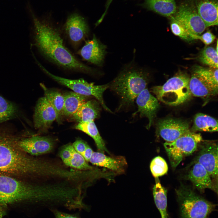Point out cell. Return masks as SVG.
<instances>
[{
    "label": "cell",
    "instance_id": "obj_6",
    "mask_svg": "<svg viewBox=\"0 0 218 218\" xmlns=\"http://www.w3.org/2000/svg\"><path fill=\"white\" fill-rule=\"evenodd\" d=\"M190 78L179 73L169 79L163 85L152 88L157 99L169 105L176 106L184 103L190 97L189 83Z\"/></svg>",
    "mask_w": 218,
    "mask_h": 218
},
{
    "label": "cell",
    "instance_id": "obj_30",
    "mask_svg": "<svg viewBox=\"0 0 218 218\" xmlns=\"http://www.w3.org/2000/svg\"><path fill=\"white\" fill-rule=\"evenodd\" d=\"M17 106L0 96V124L12 119L17 114Z\"/></svg>",
    "mask_w": 218,
    "mask_h": 218
},
{
    "label": "cell",
    "instance_id": "obj_38",
    "mask_svg": "<svg viewBox=\"0 0 218 218\" xmlns=\"http://www.w3.org/2000/svg\"><path fill=\"white\" fill-rule=\"evenodd\" d=\"M56 218H77L70 215L59 212L56 213Z\"/></svg>",
    "mask_w": 218,
    "mask_h": 218
},
{
    "label": "cell",
    "instance_id": "obj_41",
    "mask_svg": "<svg viewBox=\"0 0 218 218\" xmlns=\"http://www.w3.org/2000/svg\"></svg>",
    "mask_w": 218,
    "mask_h": 218
},
{
    "label": "cell",
    "instance_id": "obj_8",
    "mask_svg": "<svg viewBox=\"0 0 218 218\" xmlns=\"http://www.w3.org/2000/svg\"><path fill=\"white\" fill-rule=\"evenodd\" d=\"M38 63L45 73L53 80L71 89L75 92L87 96H94L105 110L112 112L106 105L103 98V93L109 87V84L95 85L93 83H89L83 79H71L64 78L53 74L39 63Z\"/></svg>",
    "mask_w": 218,
    "mask_h": 218
},
{
    "label": "cell",
    "instance_id": "obj_40",
    "mask_svg": "<svg viewBox=\"0 0 218 218\" xmlns=\"http://www.w3.org/2000/svg\"><path fill=\"white\" fill-rule=\"evenodd\" d=\"M113 0H108L107 1V2L106 3L105 5V10L102 15L101 17V18L100 19V20L101 21H102L104 17L106 15V14L107 13V10L108 9V8H109V7L111 4Z\"/></svg>",
    "mask_w": 218,
    "mask_h": 218
},
{
    "label": "cell",
    "instance_id": "obj_24",
    "mask_svg": "<svg viewBox=\"0 0 218 218\" xmlns=\"http://www.w3.org/2000/svg\"><path fill=\"white\" fill-rule=\"evenodd\" d=\"M40 85L44 91L45 96L55 109L57 115L56 121L60 124L64 105L63 94L57 90L48 88L42 83Z\"/></svg>",
    "mask_w": 218,
    "mask_h": 218
},
{
    "label": "cell",
    "instance_id": "obj_31",
    "mask_svg": "<svg viewBox=\"0 0 218 218\" xmlns=\"http://www.w3.org/2000/svg\"><path fill=\"white\" fill-rule=\"evenodd\" d=\"M65 165L79 170H93L92 167L89 165L82 155L75 150L70 159Z\"/></svg>",
    "mask_w": 218,
    "mask_h": 218
},
{
    "label": "cell",
    "instance_id": "obj_15",
    "mask_svg": "<svg viewBox=\"0 0 218 218\" xmlns=\"http://www.w3.org/2000/svg\"><path fill=\"white\" fill-rule=\"evenodd\" d=\"M136 98L138 109L133 115H135L139 113L140 117H147L148 119L149 123L146 126V128L148 129L153 123L159 107L158 100L146 88L143 90Z\"/></svg>",
    "mask_w": 218,
    "mask_h": 218
},
{
    "label": "cell",
    "instance_id": "obj_37",
    "mask_svg": "<svg viewBox=\"0 0 218 218\" xmlns=\"http://www.w3.org/2000/svg\"><path fill=\"white\" fill-rule=\"evenodd\" d=\"M93 152L92 149L88 145L82 155L87 162L89 161Z\"/></svg>",
    "mask_w": 218,
    "mask_h": 218
},
{
    "label": "cell",
    "instance_id": "obj_34",
    "mask_svg": "<svg viewBox=\"0 0 218 218\" xmlns=\"http://www.w3.org/2000/svg\"><path fill=\"white\" fill-rule=\"evenodd\" d=\"M74 150L71 144L65 145L61 150L60 153V156L64 164L70 159Z\"/></svg>",
    "mask_w": 218,
    "mask_h": 218
},
{
    "label": "cell",
    "instance_id": "obj_33",
    "mask_svg": "<svg viewBox=\"0 0 218 218\" xmlns=\"http://www.w3.org/2000/svg\"><path fill=\"white\" fill-rule=\"evenodd\" d=\"M170 28L172 32L175 35L188 42L194 40L196 35L190 33L180 24L171 19Z\"/></svg>",
    "mask_w": 218,
    "mask_h": 218
},
{
    "label": "cell",
    "instance_id": "obj_13",
    "mask_svg": "<svg viewBox=\"0 0 218 218\" xmlns=\"http://www.w3.org/2000/svg\"><path fill=\"white\" fill-rule=\"evenodd\" d=\"M64 28L68 38L74 44L82 41L89 32V27L85 19L77 13L73 14L68 17Z\"/></svg>",
    "mask_w": 218,
    "mask_h": 218
},
{
    "label": "cell",
    "instance_id": "obj_28",
    "mask_svg": "<svg viewBox=\"0 0 218 218\" xmlns=\"http://www.w3.org/2000/svg\"><path fill=\"white\" fill-rule=\"evenodd\" d=\"M189 85L191 95L194 96L208 98L215 95L209 87L193 74L190 79Z\"/></svg>",
    "mask_w": 218,
    "mask_h": 218
},
{
    "label": "cell",
    "instance_id": "obj_7",
    "mask_svg": "<svg viewBox=\"0 0 218 218\" xmlns=\"http://www.w3.org/2000/svg\"><path fill=\"white\" fill-rule=\"evenodd\" d=\"M202 141L200 134L190 131L173 142H166L164 146L172 167H176L183 157L194 152Z\"/></svg>",
    "mask_w": 218,
    "mask_h": 218
},
{
    "label": "cell",
    "instance_id": "obj_5",
    "mask_svg": "<svg viewBox=\"0 0 218 218\" xmlns=\"http://www.w3.org/2000/svg\"><path fill=\"white\" fill-rule=\"evenodd\" d=\"M180 218H209L216 204L182 185L176 190Z\"/></svg>",
    "mask_w": 218,
    "mask_h": 218
},
{
    "label": "cell",
    "instance_id": "obj_2",
    "mask_svg": "<svg viewBox=\"0 0 218 218\" xmlns=\"http://www.w3.org/2000/svg\"><path fill=\"white\" fill-rule=\"evenodd\" d=\"M64 187L59 180L52 178L40 184H31L10 176L0 174V203L11 204L25 202L60 200Z\"/></svg>",
    "mask_w": 218,
    "mask_h": 218
},
{
    "label": "cell",
    "instance_id": "obj_17",
    "mask_svg": "<svg viewBox=\"0 0 218 218\" xmlns=\"http://www.w3.org/2000/svg\"><path fill=\"white\" fill-rule=\"evenodd\" d=\"M188 178L195 187L201 192L206 189H210L217 193V187L213 184L211 177L205 168L196 162L189 171Z\"/></svg>",
    "mask_w": 218,
    "mask_h": 218
},
{
    "label": "cell",
    "instance_id": "obj_16",
    "mask_svg": "<svg viewBox=\"0 0 218 218\" xmlns=\"http://www.w3.org/2000/svg\"><path fill=\"white\" fill-rule=\"evenodd\" d=\"M196 162L202 165L211 177L217 178L218 146L213 142H205L196 158Z\"/></svg>",
    "mask_w": 218,
    "mask_h": 218
},
{
    "label": "cell",
    "instance_id": "obj_29",
    "mask_svg": "<svg viewBox=\"0 0 218 218\" xmlns=\"http://www.w3.org/2000/svg\"><path fill=\"white\" fill-rule=\"evenodd\" d=\"M197 58L200 62L210 68H218V51L213 47L205 48Z\"/></svg>",
    "mask_w": 218,
    "mask_h": 218
},
{
    "label": "cell",
    "instance_id": "obj_12",
    "mask_svg": "<svg viewBox=\"0 0 218 218\" xmlns=\"http://www.w3.org/2000/svg\"><path fill=\"white\" fill-rule=\"evenodd\" d=\"M18 147L25 153L33 156H38L51 152L54 145L52 138L48 137L32 136L17 140Z\"/></svg>",
    "mask_w": 218,
    "mask_h": 218
},
{
    "label": "cell",
    "instance_id": "obj_27",
    "mask_svg": "<svg viewBox=\"0 0 218 218\" xmlns=\"http://www.w3.org/2000/svg\"><path fill=\"white\" fill-rule=\"evenodd\" d=\"M153 190L155 203L160 212L161 218H169L167 210V190L157 181Z\"/></svg>",
    "mask_w": 218,
    "mask_h": 218
},
{
    "label": "cell",
    "instance_id": "obj_18",
    "mask_svg": "<svg viewBox=\"0 0 218 218\" xmlns=\"http://www.w3.org/2000/svg\"><path fill=\"white\" fill-rule=\"evenodd\" d=\"M197 12L206 27L218 25L217 0H195Z\"/></svg>",
    "mask_w": 218,
    "mask_h": 218
},
{
    "label": "cell",
    "instance_id": "obj_11",
    "mask_svg": "<svg viewBox=\"0 0 218 218\" xmlns=\"http://www.w3.org/2000/svg\"><path fill=\"white\" fill-rule=\"evenodd\" d=\"M57 118L55 109L45 96L40 97L34 110L33 122L35 128L41 131H46Z\"/></svg>",
    "mask_w": 218,
    "mask_h": 218
},
{
    "label": "cell",
    "instance_id": "obj_35",
    "mask_svg": "<svg viewBox=\"0 0 218 218\" xmlns=\"http://www.w3.org/2000/svg\"><path fill=\"white\" fill-rule=\"evenodd\" d=\"M215 36L210 31H208L202 35H196V39H199L206 45H209L214 41Z\"/></svg>",
    "mask_w": 218,
    "mask_h": 218
},
{
    "label": "cell",
    "instance_id": "obj_32",
    "mask_svg": "<svg viewBox=\"0 0 218 218\" xmlns=\"http://www.w3.org/2000/svg\"><path fill=\"white\" fill-rule=\"evenodd\" d=\"M150 168L153 176L155 178L165 175L168 170V166L166 161L159 156L152 160L150 163Z\"/></svg>",
    "mask_w": 218,
    "mask_h": 218
},
{
    "label": "cell",
    "instance_id": "obj_9",
    "mask_svg": "<svg viewBox=\"0 0 218 218\" xmlns=\"http://www.w3.org/2000/svg\"><path fill=\"white\" fill-rule=\"evenodd\" d=\"M170 18L193 35H201L207 27L192 0H186L182 3Z\"/></svg>",
    "mask_w": 218,
    "mask_h": 218
},
{
    "label": "cell",
    "instance_id": "obj_23",
    "mask_svg": "<svg viewBox=\"0 0 218 218\" xmlns=\"http://www.w3.org/2000/svg\"><path fill=\"white\" fill-rule=\"evenodd\" d=\"M64 102L62 116L71 117L89 96L79 94L74 91L63 94Z\"/></svg>",
    "mask_w": 218,
    "mask_h": 218
},
{
    "label": "cell",
    "instance_id": "obj_14",
    "mask_svg": "<svg viewBox=\"0 0 218 218\" xmlns=\"http://www.w3.org/2000/svg\"><path fill=\"white\" fill-rule=\"evenodd\" d=\"M106 46L94 35L92 38L86 41L78 54L84 60L99 66L104 63L106 54Z\"/></svg>",
    "mask_w": 218,
    "mask_h": 218
},
{
    "label": "cell",
    "instance_id": "obj_3",
    "mask_svg": "<svg viewBox=\"0 0 218 218\" xmlns=\"http://www.w3.org/2000/svg\"><path fill=\"white\" fill-rule=\"evenodd\" d=\"M17 140L0 132V174L38 177L50 172L51 160L29 156L18 147Z\"/></svg>",
    "mask_w": 218,
    "mask_h": 218
},
{
    "label": "cell",
    "instance_id": "obj_4",
    "mask_svg": "<svg viewBox=\"0 0 218 218\" xmlns=\"http://www.w3.org/2000/svg\"><path fill=\"white\" fill-rule=\"evenodd\" d=\"M148 74L142 69L130 66L121 71L109 87L120 98L119 109L132 105L139 94L146 88Z\"/></svg>",
    "mask_w": 218,
    "mask_h": 218
},
{
    "label": "cell",
    "instance_id": "obj_1",
    "mask_svg": "<svg viewBox=\"0 0 218 218\" xmlns=\"http://www.w3.org/2000/svg\"><path fill=\"white\" fill-rule=\"evenodd\" d=\"M34 45L46 59L64 69L92 74L94 69L78 60L65 46L58 31L48 22L33 17Z\"/></svg>",
    "mask_w": 218,
    "mask_h": 218
},
{
    "label": "cell",
    "instance_id": "obj_22",
    "mask_svg": "<svg viewBox=\"0 0 218 218\" xmlns=\"http://www.w3.org/2000/svg\"><path fill=\"white\" fill-rule=\"evenodd\" d=\"M193 74L214 93H218V68H206L196 65L193 68Z\"/></svg>",
    "mask_w": 218,
    "mask_h": 218
},
{
    "label": "cell",
    "instance_id": "obj_39",
    "mask_svg": "<svg viewBox=\"0 0 218 218\" xmlns=\"http://www.w3.org/2000/svg\"><path fill=\"white\" fill-rule=\"evenodd\" d=\"M7 205L0 203V218L3 217L7 213Z\"/></svg>",
    "mask_w": 218,
    "mask_h": 218
},
{
    "label": "cell",
    "instance_id": "obj_10",
    "mask_svg": "<svg viewBox=\"0 0 218 218\" xmlns=\"http://www.w3.org/2000/svg\"><path fill=\"white\" fill-rule=\"evenodd\" d=\"M188 123L180 120L169 118L159 121L157 133L166 142H173L190 131Z\"/></svg>",
    "mask_w": 218,
    "mask_h": 218
},
{
    "label": "cell",
    "instance_id": "obj_20",
    "mask_svg": "<svg viewBox=\"0 0 218 218\" xmlns=\"http://www.w3.org/2000/svg\"><path fill=\"white\" fill-rule=\"evenodd\" d=\"M140 5L162 16L170 18L177 11L175 0H141Z\"/></svg>",
    "mask_w": 218,
    "mask_h": 218
},
{
    "label": "cell",
    "instance_id": "obj_21",
    "mask_svg": "<svg viewBox=\"0 0 218 218\" xmlns=\"http://www.w3.org/2000/svg\"><path fill=\"white\" fill-rule=\"evenodd\" d=\"M89 161L94 165L105 167L117 172L122 171L126 163L124 157H111L99 152H94Z\"/></svg>",
    "mask_w": 218,
    "mask_h": 218
},
{
    "label": "cell",
    "instance_id": "obj_36",
    "mask_svg": "<svg viewBox=\"0 0 218 218\" xmlns=\"http://www.w3.org/2000/svg\"><path fill=\"white\" fill-rule=\"evenodd\" d=\"M72 145L75 150L81 155L88 146L86 143L80 139L76 140Z\"/></svg>",
    "mask_w": 218,
    "mask_h": 218
},
{
    "label": "cell",
    "instance_id": "obj_19",
    "mask_svg": "<svg viewBox=\"0 0 218 218\" xmlns=\"http://www.w3.org/2000/svg\"><path fill=\"white\" fill-rule=\"evenodd\" d=\"M100 104L94 100L86 101L71 116V118L78 123L94 121L100 116L101 111Z\"/></svg>",
    "mask_w": 218,
    "mask_h": 218
},
{
    "label": "cell",
    "instance_id": "obj_26",
    "mask_svg": "<svg viewBox=\"0 0 218 218\" xmlns=\"http://www.w3.org/2000/svg\"><path fill=\"white\" fill-rule=\"evenodd\" d=\"M192 130L193 132L196 131H217V121L213 117L204 114H197L194 117Z\"/></svg>",
    "mask_w": 218,
    "mask_h": 218
},
{
    "label": "cell",
    "instance_id": "obj_25",
    "mask_svg": "<svg viewBox=\"0 0 218 218\" xmlns=\"http://www.w3.org/2000/svg\"><path fill=\"white\" fill-rule=\"evenodd\" d=\"M75 128L84 132L91 137L94 140L99 152H108L94 121L78 123L75 126Z\"/></svg>",
    "mask_w": 218,
    "mask_h": 218
}]
</instances>
